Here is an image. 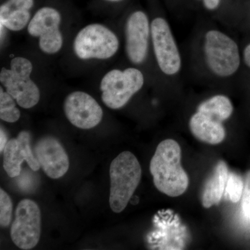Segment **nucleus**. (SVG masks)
Instances as JSON below:
<instances>
[{
	"instance_id": "f257e3e1",
	"label": "nucleus",
	"mask_w": 250,
	"mask_h": 250,
	"mask_svg": "<svg viewBox=\"0 0 250 250\" xmlns=\"http://www.w3.org/2000/svg\"><path fill=\"white\" fill-rule=\"evenodd\" d=\"M181 158L178 143L167 139L159 143L151 160L149 169L154 185L167 196H180L188 187V176L181 165Z\"/></svg>"
},
{
	"instance_id": "f03ea898",
	"label": "nucleus",
	"mask_w": 250,
	"mask_h": 250,
	"mask_svg": "<svg viewBox=\"0 0 250 250\" xmlns=\"http://www.w3.org/2000/svg\"><path fill=\"white\" fill-rule=\"evenodd\" d=\"M109 174V205L114 213H119L126 208L137 188L142 169L132 153L123 152L112 161Z\"/></svg>"
},
{
	"instance_id": "7ed1b4c3",
	"label": "nucleus",
	"mask_w": 250,
	"mask_h": 250,
	"mask_svg": "<svg viewBox=\"0 0 250 250\" xmlns=\"http://www.w3.org/2000/svg\"><path fill=\"white\" fill-rule=\"evenodd\" d=\"M32 62L29 59L16 57L10 62V68L3 67L0 72V82L6 91L23 108H31L39 103L40 90L31 79Z\"/></svg>"
},
{
	"instance_id": "20e7f679",
	"label": "nucleus",
	"mask_w": 250,
	"mask_h": 250,
	"mask_svg": "<svg viewBox=\"0 0 250 250\" xmlns=\"http://www.w3.org/2000/svg\"><path fill=\"white\" fill-rule=\"evenodd\" d=\"M119 40L109 28L99 23L82 28L73 42L75 55L81 60H106L119 49Z\"/></svg>"
},
{
	"instance_id": "39448f33",
	"label": "nucleus",
	"mask_w": 250,
	"mask_h": 250,
	"mask_svg": "<svg viewBox=\"0 0 250 250\" xmlns=\"http://www.w3.org/2000/svg\"><path fill=\"white\" fill-rule=\"evenodd\" d=\"M144 81L142 72L134 67L110 70L100 83L104 104L111 109L123 108L143 88Z\"/></svg>"
},
{
	"instance_id": "423d86ee",
	"label": "nucleus",
	"mask_w": 250,
	"mask_h": 250,
	"mask_svg": "<svg viewBox=\"0 0 250 250\" xmlns=\"http://www.w3.org/2000/svg\"><path fill=\"white\" fill-rule=\"evenodd\" d=\"M205 53L210 70L219 77L231 76L241 63L236 42L221 31L210 30L206 34Z\"/></svg>"
},
{
	"instance_id": "0eeeda50",
	"label": "nucleus",
	"mask_w": 250,
	"mask_h": 250,
	"mask_svg": "<svg viewBox=\"0 0 250 250\" xmlns=\"http://www.w3.org/2000/svg\"><path fill=\"white\" fill-rule=\"evenodd\" d=\"M62 15L52 6H43L31 17L27 25L29 35L39 38V48L46 54H55L62 49L63 39L60 30Z\"/></svg>"
},
{
	"instance_id": "6e6552de",
	"label": "nucleus",
	"mask_w": 250,
	"mask_h": 250,
	"mask_svg": "<svg viewBox=\"0 0 250 250\" xmlns=\"http://www.w3.org/2000/svg\"><path fill=\"white\" fill-rule=\"evenodd\" d=\"M41 213L35 202L24 199L19 202L11 228V237L20 249L35 248L41 237Z\"/></svg>"
},
{
	"instance_id": "1a4fd4ad",
	"label": "nucleus",
	"mask_w": 250,
	"mask_h": 250,
	"mask_svg": "<svg viewBox=\"0 0 250 250\" xmlns=\"http://www.w3.org/2000/svg\"><path fill=\"white\" fill-rule=\"evenodd\" d=\"M151 38L158 65L167 75H174L182 65L180 54L170 26L165 19L156 18L151 23Z\"/></svg>"
},
{
	"instance_id": "9d476101",
	"label": "nucleus",
	"mask_w": 250,
	"mask_h": 250,
	"mask_svg": "<svg viewBox=\"0 0 250 250\" xmlns=\"http://www.w3.org/2000/svg\"><path fill=\"white\" fill-rule=\"evenodd\" d=\"M63 109L67 120L80 129H92L103 119V108L91 95L85 92L69 94L64 101Z\"/></svg>"
},
{
	"instance_id": "9b49d317",
	"label": "nucleus",
	"mask_w": 250,
	"mask_h": 250,
	"mask_svg": "<svg viewBox=\"0 0 250 250\" xmlns=\"http://www.w3.org/2000/svg\"><path fill=\"white\" fill-rule=\"evenodd\" d=\"M151 24L147 15L142 11L130 15L125 26V49L132 63L139 65L147 57Z\"/></svg>"
},
{
	"instance_id": "f8f14e48",
	"label": "nucleus",
	"mask_w": 250,
	"mask_h": 250,
	"mask_svg": "<svg viewBox=\"0 0 250 250\" xmlns=\"http://www.w3.org/2000/svg\"><path fill=\"white\" fill-rule=\"evenodd\" d=\"M34 152L41 168L50 178L59 179L66 174L70 166L68 156L55 138H41L36 143Z\"/></svg>"
},
{
	"instance_id": "ddd939ff",
	"label": "nucleus",
	"mask_w": 250,
	"mask_h": 250,
	"mask_svg": "<svg viewBox=\"0 0 250 250\" xmlns=\"http://www.w3.org/2000/svg\"><path fill=\"white\" fill-rule=\"evenodd\" d=\"M26 161L31 170L38 171L41 166L31 147V134L22 131L17 139L8 141L3 151V167L10 177H18L21 172V166Z\"/></svg>"
},
{
	"instance_id": "4468645a",
	"label": "nucleus",
	"mask_w": 250,
	"mask_h": 250,
	"mask_svg": "<svg viewBox=\"0 0 250 250\" xmlns=\"http://www.w3.org/2000/svg\"><path fill=\"white\" fill-rule=\"evenodd\" d=\"M34 0H6L0 6L1 27L11 31H20L30 22Z\"/></svg>"
},
{
	"instance_id": "2eb2a0df",
	"label": "nucleus",
	"mask_w": 250,
	"mask_h": 250,
	"mask_svg": "<svg viewBox=\"0 0 250 250\" xmlns=\"http://www.w3.org/2000/svg\"><path fill=\"white\" fill-rule=\"evenodd\" d=\"M190 131L202 142L217 145L223 142L226 136L225 127L220 122L197 111L189 122Z\"/></svg>"
},
{
	"instance_id": "dca6fc26",
	"label": "nucleus",
	"mask_w": 250,
	"mask_h": 250,
	"mask_svg": "<svg viewBox=\"0 0 250 250\" xmlns=\"http://www.w3.org/2000/svg\"><path fill=\"white\" fill-rule=\"evenodd\" d=\"M228 175V166L224 161H219L204 188L202 201L205 208L218 205L225 191Z\"/></svg>"
},
{
	"instance_id": "f3484780",
	"label": "nucleus",
	"mask_w": 250,
	"mask_h": 250,
	"mask_svg": "<svg viewBox=\"0 0 250 250\" xmlns=\"http://www.w3.org/2000/svg\"><path fill=\"white\" fill-rule=\"evenodd\" d=\"M197 111L223 123L232 114L233 105L228 97L215 95L200 104Z\"/></svg>"
},
{
	"instance_id": "a211bd4d",
	"label": "nucleus",
	"mask_w": 250,
	"mask_h": 250,
	"mask_svg": "<svg viewBox=\"0 0 250 250\" xmlns=\"http://www.w3.org/2000/svg\"><path fill=\"white\" fill-rule=\"evenodd\" d=\"M16 100L2 88H0V118L6 123H14L21 118Z\"/></svg>"
},
{
	"instance_id": "6ab92c4d",
	"label": "nucleus",
	"mask_w": 250,
	"mask_h": 250,
	"mask_svg": "<svg viewBox=\"0 0 250 250\" xmlns=\"http://www.w3.org/2000/svg\"><path fill=\"white\" fill-rule=\"evenodd\" d=\"M243 188L244 187L241 177L234 172L229 173L225 192L231 202L233 203L239 202L243 194Z\"/></svg>"
},
{
	"instance_id": "aec40b11",
	"label": "nucleus",
	"mask_w": 250,
	"mask_h": 250,
	"mask_svg": "<svg viewBox=\"0 0 250 250\" xmlns=\"http://www.w3.org/2000/svg\"><path fill=\"white\" fill-rule=\"evenodd\" d=\"M13 202L11 197L0 189V225L1 228H7L12 220Z\"/></svg>"
},
{
	"instance_id": "412c9836",
	"label": "nucleus",
	"mask_w": 250,
	"mask_h": 250,
	"mask_svg": "<svg viewBox=\"0 0 250 250\" xmlns=\"http://www.w3.org/2000/svg\"><path fill=\"white\" fill-rule=\"evenodd\" d=\"M242 207L243 213L247 218H250V192H244Z\"/></svg>"
},
{
	"instance_id": "4be33fe9",
	"label": "nucleus",
	"mask_w": 250,
	"mask_h": 250,
	"mask_svg": "<svg viewBox=\"0 0 250 250\" xmlns=\"http://www.w3.org/2000/svg\"><path fill=\"white\" fill-rule=\"evenodd\" d=\"M7 135L5 132L4 129L1 127L0 131V152H2L6 145L7 144Z\"/></svg>"
},
{
	"instance_id": "5701e85b",
	"label": "nucleus",
	"mask_w": 250,
	"mask_h": 250,
	"mask_svg": "<svg viewBox=\"0 0 250 250\" xmlns=\"http://www.w3.org/2000/svg\"><path fill=\"white\" fill-rule=\"evenodd\" d=\"M205 7L208 10H215L218 7L220 0H203Z\"/></svg>"
},
{
	"instance_id": "b1692460",
	"label": "nucleus",
	"mask_w": 250,
	"mask_h": 250,
	"mask_svg": "<svg viewBox=\"0 0 250 250\" xmlns=\"http://www.w3.org/2000/svg\"><path fill=\"white\" fill-rule=\"evenodd\" d=\"M244 60L246 65L250 67V44L247 46L244 50Z\"/></svg>"
},
{
	"instance_id": "393cba45",
	"label": "nucleus",
	"mask_w": 250,
	"mask_h": 250,
	"mask_svg": "<svg viewBox=\"0 0 250 250\" xmlns=\"http://www.w3.org/2000/svg\"><path fill=\"white\" fill-rule=\"evenodd\" d=\"M244 192H250V171L247 175Z\"/></svg>"
},
{
	"instance_id": "a878e982",
	"label": "nucleus",
	"mask_w": 250,
	"mask_h": 250,
	"mask_svg": "<svg viewBox=\"0 0 250 250\" xmlns=\"http://www.w3.org/2000/svg\"><path fill=\"white\" fill-rule=\"evenodd\" d=\"M106 1H110V2H117V1H121V0H105Z\"/></svg>"
}]
</instances>
